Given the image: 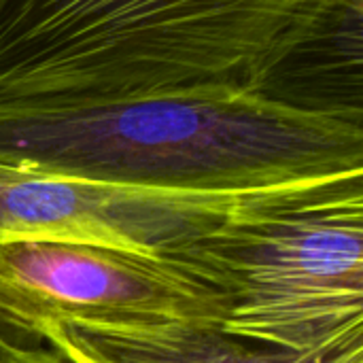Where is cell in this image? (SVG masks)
Wrapping results in <instances>:
<instances>
[{"label":"cell","instance_id":"6da1fadb","mask_svg":"<svg viewBox=\"0 0 363 363\" xmlns=\"http://www.w3.org/2000/svg\"><path fill=\"white\" fill-rule=\"evenodd\" d=\"M0 166L151 189L255 191L363 177V125L245 89L0 104Z\"/></svg>","mask_w":363,"mask_h":363},{"label":"cell","instance_id":"7a4b0ae2","mask_svg":"<svg viewBox=\"0 0 363 363\" xmlns=\"http://www.w3.org/2000/svg\"><path fill=\"white\" fill-rule=\"evenodd\" d=\"M311 0H0V104L247 89Z\"/></svg>","mask_w":363,"mask_h":363},{"label":"cell","instance_id":"3957f363","mask_svg":"<svg viewBox=\"0 0 363 363\" xmlns=\"http://www.w3.org/2000/svg\"><path fill=\"white\" fill-rule=\"evenodd\" d=\"M208 289L228 332L323 351L363 336V181L228 225L166 257Z\"/></svg>","mask_w":363,"mask_h":363},{"label":"cell","instance_id":"277c9868","mask_svg":"<svg viewBox=\"0 0 363 363\" xmlns=\"http://www.w3.org/2000/svg\"><path fill=\"white\" fill-rule=\"evenodd\" d=\"M363 177L255 191L151 189L0 166V242L66 240L168 257L238 221L308 202Z\"/></svg>","mask_w":363,"mask_h":363},{"label":"cell","instance_id":"5b68a950","mask_svg":"<svg viewBox=\"0 0 363 363\" xmlns=\"http://www.w3.org/2000/svg\"><path fill=\"white\" fill-rule=\"evenodd\" d=\"M221 321L215 296L166 257L66 240L0 242V328Z\"/></svg>","mask_w":363,"mask_h":363},{"label":"cell","instance_id":"8992f818","mask_svg":"<svg viewBox=\"0 0 363 363\" xmlns=\"http://www.w3.org/2000/svg\"><path fill=\"white\" fill-rule=\"evenodd\" d=\"M363 0H311L245 91L294 111L363 125Z\"/></svg>","mask_w":363,"mask_h":363},{"label":"cell","instance_id":"52a82bcc","mask_svg":"<svg viewBox=\"0 0 363 363\" xmlns=\"http://www.w3.org/2000/svg\"><path fill=\"white\" fill-rule=\"evenodd\" d=\"M34 336L81 363H363V336L302 353L236 336L213 321L40 323Z\"/></svg>","mask_w":363,"mask_h":363},{"label":"cell","instance_id":"ba28073f","mask_svg":"<svg viewBox=\"0 0 363 363\" xmlns=\"http://www.w3.org/2000/svg\"><path fill=\"white\" fill-rule=\"evenodd\" d=\"M4 363H81L77 362L72 355H68L64 349L55 347V345H47V347H23L19 345Z\"/></svg>","mask_w":363,"mask_h":363},{"label":"cell","instance_id":"9c48e42d","mask_svg":"<svg viewBox=\"0 0 363 363\" xmlns=\"http://www.w3.org/2000/svg\"><path fill=\"white\" fill-rule=\"evenodd\" d=\"M19 347V342H15L11 338V334H6L2 328H0V363H4V359Z\"/></svg>","mask_w":363,"mask_h":363}]
</instances>
